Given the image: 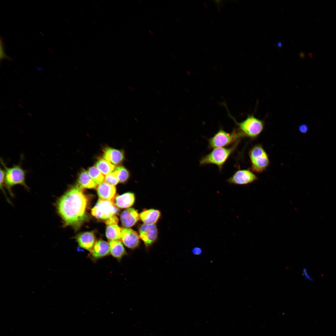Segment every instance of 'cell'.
<instances>
[{
  "instance_id": "cell-9",
  "label": "cell",
  "mask_w": 336,
  "mask_h": 336,
  "mask_svg": "<svg viewBox=\"0 0 336 336\" xmlns=\"http://www.w3.org/2000/svg\"><path fill=\"white\" fill-rule=\"evenodd\" d=\"M139 231L140 238L147 246L151 245L156 240L158 231L155 224H144L140 227Z\"/></svg>"
},
{
  "instance_id": "cell-15",
  "label": "cell",
  "mask_w": 336,
  "mask_h": 336,
  "mask_svg": "<svg viewBox=\"0 0 336 336\" xmlns=\"http://www.w3.org/2000/svg\"><path fill=\"white\" fill-rule=\"evenodd\" d=\"M104 159L114 165L121 163L124 158V152L111 147L105 148L103 151Z\"/></svg>"
},
{
  "instance_id": "cell-30",
  "label": "cell",
  "mask_w": 336,
  "mask_h": 336,
  "mask_svg": "<svg viewBox=\"0 0 336 336\" xmlns=\"http://www.w3.org/2000/svg\"><path fill=\"white\" fill-rule=\"evenodd\" d=\"M278 45L279 47H281L282 46V43L280 42H279L278 43Z\"/></svg>"
},
{
  "instance_id": "cell-1",
  "label": "cell",
  "mask_w": 336,
  "mask_h": 336,
  "mask_svg": "<svg viewBox=\"0 0 336 336\" xmlns=\"http://www.w3.org/2000/svg\"><path fill=\"white\" fill-rule=\"evenodd\" d=\"M87 197L78 184L68 189L57 200V211L62 220L64 226L72 227L76 231L87 222L89 217L86 212Z\"/></svg>"
},
{
  "instance_id": "cell-27",
  "label": "cell",
  "mask_w": 336,
  "mask_h": 336,
  "mask_svg": "<svg viewBox=\"0 0 336 336\" xmlns=\"http://www.w3.org/2000/svg\"><path fill=\"white\" fill-rule=\"evenodd\" d=\"M192 251V253L194 254L199 255L202 253V250L199 247H196L193 249Z\"/></svg>"
},
{
  "instance_id": "cell-2",
  "label": "cell",
  "mask_w": 336,
  "mask_h": 336,
  "mask_svg": "<svg viewBox=\"0 0 336 336\" xmlns=\"http://www.w3.org/2000/svg\"><path fill=\"white\" fill-rule=\"evenodd\" d=\"M1 162L5 170L3 187L7 188L10 195L13 196L12 188L16 185H21L27 190L29 189L26 181V172L21 167L20 163L8 167L2 159Z\"/></svg>"
},
{
  "instance_id": "cell-28",
  "label": "cell",
  "mask_w": 336,
  "mask_h": 336,
  "mask_svg": "<svg viewBox=\"0 0 336 336\" xmlns=\"http://www.w3.org/2000/svg\"><path fill=\"white\" fill-rule=\"evenodd\" d=\"M3 44V43H2V42L1 41V45H0V47H1V48H0V50H1V51H0V52H1V54H0L1 57H1V59L2 58V59H3V58H7V59H8V58L10 59V58L9 57H8V56H7L5 54L4 51L3 50L4 49H3V44Z\"/></svg>"
},
{
  "instance_id": "cell-20",
  "label": "cell",
  "mask_w": 336,
  "mask_h": 336,
  "mask_svg": "<svg viewBox=\"0 0 336 336\" xmlns=\"http://www.w3.org/2000/svg\"><path fill=\"white\" fill-rule=\"evenodd\" d=\"M122 228L117 225H109L106 230V236L110 240H121Z\"/></svg>"
},
{
  "instance_id": "cell-29",
  "label": "cell",
  "mask_w": 336,
  "mask_h": 336,
  "mask_svg": "<svg viewBox=\"0 0 336 336\" xmlns=\"http://www.w3.org/2000/svg\"><path fill=\"white\" fill-rule=\"evenodd\" d=\"M299 129L301 132L303 133H305L307 131L308 128L306 125H303L301 126L300 127Z\"/></svg>"
},
{
  "instance_id": "cell-14",
  "label": "cell",
  "mask_w": 336,
  "mask_h": 336,
  "mask_svg": "<svg viewBox=\"0 0 336 336\" xmlns=\"http://www.w3.org/2000/svg\"><path fill=\"white\" fill-rule=\"evenodd\" d=\"M97 191L100 198L113 201L115 197L116 189L114 186L104 181L97 186Z\"/></svg>"
},
{
  "instance_id": "cell-26",
  "label": "cell",
  "mask_w": 336,
  "mask_h": 336,
  "mask_svg": "<svg viewBox=\"0 0 336 336\" xmlns=\"http://www.w3.org/2000/svg\"><path fill=\"white\" fill-rule=\"evenodd\" d=\"M302 271L304 276L306 279L310 281H314L313 278L308 274L307 269L306 268H303L302 270Z\"/></svg>"
},
{
  "instance_id": "cell-22",
  "label": "cell",
  "mask_w": 336,
  "mask_h": 336,
  "mask_svg": "<svg viewBox=\"0 0 336 336\" xmlns=\"http://www.w3.org/2000/svg\"><path fill=\"white\" fill-rule=\"evenodd\" d=\"M113 172L119 182L121 183L126 182L130 176V174L128 170L122 166L117 167Z\"/></svg>"
},
{
  "instance_id": "cell-5",
  "label": "cell",
  "mask_w": 336,
  "mask_h": 336,
  "mask_svg": "<svg viewBox=\"0 0 336 336\" xmlns=\"http://www.w3.org/2000/svg\"><path fill=\"white\" fill-rule=\"evenodd\" d=\"M245 135L238 129H234L231 133H228L222 129H220L209 140L210 148L222 147L239 142Z\"/></svg>"
},
{
  "instance_id": "cell-3",
  "label": "cell",
  "mask_w": 336,
  "mask_h": 336,
  "mask_svg": "<svg viewBox=\"0 0 336 336\" xmlns=\"http://www.w3.org/2000/svg\"><path fill=\"white\" fill-rule=\"evenodd\" d=\"M239 142L235 143L229 148H215L208 154L203 157L200 161L201 165L213 164L217 165L221 170L224 164L236 149Z\"/></svg>"
},
{
  "instance_id": "cell-21",
  "label": "cell",
  "mask_w": 336,
  "mask_h": 336,
  "mask_svg": "<svg viewBox=\"0 0 336 336\" xmlns=\"http://www.w3.org/2000/svg\"><path fill=\"white\" fill-rule=\"evenodd\" d=\"M96 166L104 175H107L116 168L115 166L105 159H101L96 163Z\"/></svg>"
},
{
  "instance_id": "cell-10",
  "label": "cell",
  "mask_w": 336,
  "mask_h": 336,
  "mask_svg": "<svg viewBox=\"0 0 336 336\" xmlns=\"http://www.w3.org/2000/svg\"><path fill=\"white\" fill-rule=\"evenodd\" d=\"M140 236L137 233L129 228H122L121 240L124 245L131 249L137 248L139 244Z\"/></svg>"
},
{
  "instance_id": "cell-19",
  "label": "cell",
  "mask_w": 336,
  "mask_h": 336,
  "mask_svg": "<svg viewBox=\"0 0 336 336\" xmlns=\"http://www.w3.org/2000/svg\"><path fill=\"white\" fill-rule=\"evenodd\" d=\"M78 182V185L83 189H94L97 187V184L91 177L88 172L84 170L80 172Z\"/></svg>"
},
{
  "instance_id": "cell-12",
  "label": "cell",
  "mask_w": 336,
  "mask_h": 336,
  "mask_svg": "<svg viewBox=\"0 0 336 336\" xmlns=\"http://www.w3.org/2000/svg\"><path fill=\"white\" fill-rule=\"evenodd\" d=\"M75 239L80 246L90 252L96 242V237L93 231L81 233L78 235Z\"/></svg>"
},
{
  "instance_id": "cell-8",
  "label": "cell",
  "mask_w": 336,
  "mask_h": 336,
  "mask_svg": "<svg viewBox=\"0 0 336 336\" xmlns=\"http://www.w3.org/2000/svg\"><path fill=\"white\" fill-rule=\"evenodd\" d=\"M257 176L249 170H239L227 180L230 184L238 185H246L257 180Z\"/></svg>"
},
{
  "instance_id": "cell-25",
  "label": "cell",
  "mask_w": 336,
  "mask_h": 336,
  "mask_svg": "<svg viewBox=\"0 0 336 336\" xmlns=\"http://www.w3.org/2000/svg\"><path fill=\"white\" fill-rule=\"evenodd\" d=\"M119 222V219L116 216H114L106 221L105 223L108 226L117 225Z\"/></svg>"
},
{
  "instance_id": "cell-24",
  "label": "cell",
  "mask_w": 336,
  "mask_h": 336,
  "mask_svg": "<svg viewBox=\"0 0 336 336\" xmlns=\"http://www.w3.org/2000/svg\"><path fill=\"white\" fill-rule=\"evenodd\" d=\"M104 180L105 182L114 186L117 185L119 182L118 179L113 172L106 175Z\"/></svg>"
},
{
  "instance_id": "cell-16",
  "label": "cell",
  "mask_w": 336,
  "mask_h": 336,
  "mask_svg": "<svg viewBox=\"0 0 336 336\" xmlns=\"http://www.w3.org/2000/svg\"><path fill=\"white\" fill-rule=\"evenodd\" d=\"M135 200L134 194L128 192L120 195H116L113 200L115 205L120 208H125L132 206Z\"/></svg>"
},
{
  "instance_id": "cell-17",
  "label": "cell",
  "mask_w": 336,
  "mask_h": 336,
  "mask_svg": "<svg viewBox=\"0 0 336 336\" xmlns=\"http://www.w3.org/2000/svg\"><path fill=\"white\" fill-rule=\"evenodd\" d=\"M161 213L157 210L144 209L139 214V217L144 224H154L158 221Z\"/></svg>"
},
{
  "instance_id": "cell-13",
  "label": "cell",
  "mask_w": 336,
  "mask_h": 336,
  "mask_svg": "<svg viewBox=\"0 0 336 336\" xmlns=\"http://www.w3.org/2000/svg\"><path fill=\"white\" fill-rule=\"evenodd\" d=\"M120 220L123 226L129 227L134 226L138 221L139 214L135 209L127 208L120 215Z\"/></svg>"
},
{
  "instance_id": "cell-18",
  "label": "cell",
  "mask_w": 336,
  "mask_h": 336,
  "mask_svg": "<svg viewBox=\"0 0 336 336\" xmlns=\"http://www.w3.org/2000/svg\"><path fill=\"white\" fill-rule=\"evenodd\" d=\"M110 254L119 261L126 254V251L120 240H112L109 242Z\"/></svg>"
},
{
  "instance_id": "cell-6",
  "label": "cell",
  "mask_w": 336,
  "mask_h": 336,
  "mask_svg": "<svg viewBox=\"0 0 336 336\" xmlns=\"http://www.w3.org/2000/svg\"><path fill=\"white\" fill-rule=\"evenodd\" d=\"M249 155L253 171L261 173L268 166L270 162L268 156L261 145L254 146L250 150Z\"/></svg>"
},
{
  "instance_id": "cell-11",
  "label": "cell",
  "mask_w": 336,
  "mask_h": 336,
  "mask_svg": "<svg viewBox=\"0 0 336 336\" xmlns=\"http://www.w3.org/2000/svg\"><path fill=\"white\" fill-rule=\"evenodd\" d=\"M110 253L109 244L104 240H99L96 242L90 251V256L93 260L96 261L108 255Z\"/></svg>"
},
{
  "instance_id": "cell-7",
  "label": "cell",
  "mask_w": 336,
  "mask_h": 336,
  "mask_svg": "<svg viewBox=\"0 0 336 336\" xmlns=\"http://www.w3.org/2000/svg\"><path fill=\"white\" fill-rule=\"evenodd\" d=\"M118 208L112 201L99 198L91 210V214L104 222L119 212Z\"/></svg>"
},
{
  "instance_id": "cell-23",
  "label": "cell",
  "mask_w": 336,
  "mask_h": 336,
  "mask_svg": "<svg viewBox=\"0 0 336 336\" xmlns=\"http://www.w3.org/2000/svg\"><path fill=\"white\" fill-rule=\"evenodd\" d=\"M87 172L91 177L97 184H99L104 182L105 177L96 166L89 167Z\"/></svg>"
},
{
  "instance_id": "cell-4",
  "label": "cell",
  "mask_w": 336,
  "mask_h": 336,
  "mask_svg": "<svg viewBox=\"0 0 336 336\" xmlns=\"http://www.w3.org/2000/svg\"><path fill=\"white\" fill-rule=\"evenodd\" d=\"M231 117L238 126V129L245 136L254 138L257 137L263 131L264 126L263 120L259 119L254 115H249L243 121L238 123L231 115Z\"/></svg>"
}]
</instances>
